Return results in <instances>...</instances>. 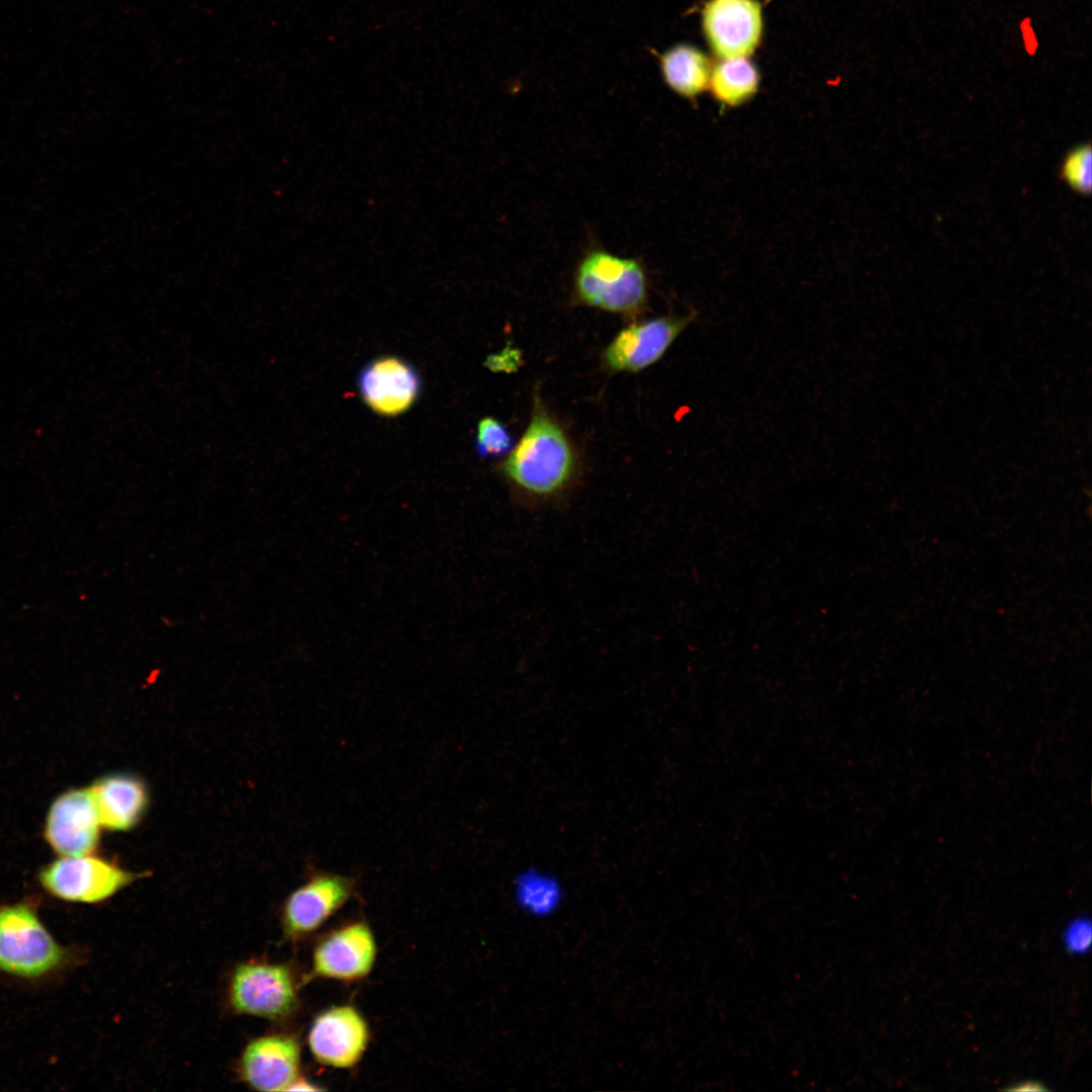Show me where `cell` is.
<instances>
[{"label":"cell","mask_w":1092,"mask_h":1092,"mask_svg":"<svg viewBox=\"0 0 1092 1092\" xmlns=\"http://www.w3.org/2000/svg\"><path fill=\"white\" fill-rule=\"evenodd\" d=\"M502 471L521 493L547 500L562 493L571 483L575 457L559 425L545 413L536 411L502 464Z\"/></svg>","instance_id":"6da1fadb"},{"label":"cell","mask_w":1092,"mask_h":1092,"mask_svg":"<svg viewBox=\"0 0 1092 1092\" xmlns=\"http://www.w3.org/2000/svg\"><path fill=\"white\" fill-rule=\"evenodd\" d=\"M67 958L30 902L0 905L1 973L40 979L62 968Z\"/></svg>","instance_id":"7a4b0ae2"},{"label":"cell","mask_w":1092,"mask_h":1092,"mask_svg":"<svg viewBox=\"0 0 1092 1092\" xmlns=\"http://www.w3.org/2000/svg\"><path fill=\"white\" fill-rule=\"evenodd\" d=\"M574 293L585 305L633 314L646 304V273L637 259L620 257L603 249H592L576 267Z\"/></svg>","instance_id":"3957f363"},{"label":"cell","mask_w":1092,"mask_h":1092,"mask_svg":"<svg viewBox=\"0 0 1092 1092\" xmlns=\"http://www.w3.org/2000/svg\"><path fill=\"white\" fill-rule=\"evenodd\" d=\"M139 877L92 853L60 856L38 873L40 886L51 896L87 904L105 901Z\"/></svg>","instance_id":"277c9868"},{"label":"cell","mask_w":1092,"mask_h":1092,"mask_svg":"<svg viewBox=\"0 0 1092 1092\" xmlns=\"http://www.w3.org/2000/svg\"><path fill=\"white\" fill-rule=\"evenodd\" d=\"M233 1009L239 1013L280 1019L296 1004V987L285 966L250 962L234 972L229 990Z\"/></svg>","instance_id":"5b68a950"},{"label":"cell","mask_w":1092,"mask_h":1092,"mask_svg":"<svg viewBox=\"0 0 1092 1092\" xmlns=\"http://www.w3.org/2000/svg\"><path fill=\"white\" fill-rule=\"evenodd\" d=\"M100 827L90 788L72 789L51 805L43 836L60 856L90 854L98 845Z\"/></svg>","instance_id":"8992f818"},{"label":"cell","mask_w":1092,"mask_h":1092,"mask_svg":"<svg viewBox=\"0 0 1092 1092\" xmlns=\"http://www.w3.org/2000/svg\"><path fill=\"white\" fill-rule=\"evenodd\" d=\"M696 312L670 314L633 324L623 329L604 353L613 372H638L657 362L694 321Z\"/></svg>","instance_id":"52a82bcc"},{"label":"cell","mask_w":1092,"mask_h":1092,"mask_svg":"<svg viewBox=\"0 0 1092 1092\" xmlns=\"http://www.w3.org/2000/svg\"><path fill=\"white\" fill-rule=\"evenodd\" d=\"M702 24L717 57L747 58L761 38V5L757 0H709L703 9Z\"/></svg>","instance_id":"ba28073f"},{"label":"cell","mask_w":1092,"mask_h":1092,"mask_svg":"<svg viewBox=\"0 0 1092 1092\" xmlns=\"http://www.w3.org/2000/svg\"><path fill=\"white\" fill-rule=\"evenodd\" d=\"M369 1038L368 1026L352 1006L333 1007L321 1013L308 1032V1045L314 1059L335 1068H351L364 1054Z\"/></svg>","instance_id":"9c48e42d"},{"label":"cell","mask_w":1092,"mask_h":1092,"mask_svg":"<svg viewBox=\"0 0 1092 1092\" xmlns=\"http://www.w3.org/2000/svg\"><path fill=\"white\" fill-rule=\"evenodd\" d=\"M353 882L346 877L318 873L300 886L285 902L283 928L291 939L317 929L350 898Z\"/></svg>","instance_id":"30bf717a"},{"label":"cell","mask_w":1092,"mask_h":1092,"mask_svg":"<svg viewBox=\"0 0 1092 1092\" xmlns=\"http://www.w3.org/2000/svg\"><path fill=\"white\" fill-rule=\"evenodd\" d=\"M376 944L370 928L361 922L346 925L322 939L312 954V974L344 981L357 980L371 971Z\"/></svg>","instance_id":"8fae6325"},{"label":"cell","mask_w":1092,"mask_h":1092,"mask_svg":"<svg viewBox=\"0 0 1092 1092\" xmlns=\"http://www.w3.org/2000/svg\"><path fill=\"white\" fill-rule=\"evenodd\" d=\"M300 1048L293 1036L269 1034L257 1037L245 1048L240 1072L255 1090H288L298 1076Z\"/></svg>","instance_id":"7c38bea8"},{"label":"cell","mask_w":1092,"mask_h":1092,"mask_svg":"<svg viewBox=\"0 0 1092 1092\" xmlns=\"http://www.w3.org/2000/svg\"><path fill=\"white\" fill-rule=\"evenodd\" d=\"M358 386L364 402L381 416L405 412L417 399L421 380L417 370L397 357H381L360 372Z\"/></svg>","instance_id":"4fadbf2b"},{"label":"cell","mask_w":1092,"mask_h":1092,"mask_svg":"<svg viewBox=\"0 0 1092 1092\" xmlns=\"http://www.w3.org/2000/svg\"><path fill=\"white\" fill-rule=\"evenodd\" d=\"M102 827L114 831L130 829L142 817L148 796L144 784L129 776L112 775L91 787Z\"/></svg>","instance_id":"5bb4252c"},{"label":"cell","mask_w":1092,"mask_h":1092,"mask_svg":"<svg viewBox=\"0 0 1092 1092\" xmlns=\"http://www.w3.org/2000/svg\"><path fill=\"white\" fill-rule=\"evenodd\" d=\"M513 899L524 914L534 918L554 915L564 899L559 878L537 867L521 870L513 881Z\"/></svg>","instance_id":"9a60e30c"},{"label":"cell","mask_w":1092,"mask_h":1092,"mask_svg":"<svg viewBox=\"0 0 1092 1092\" xmlns=\"http://www.w3.org/2000/svg\"><path fill=\"white\" fill-rule=\"evenodd\" d=\"M661 68L667 85L681 97L694 100L708 89L712 67L694 47L673 48L662 57Z\"/></svg>","instance_id":"2e32d148"},{"label":"cell","mask_w":1092,"mask_h":1092,"mask_svg":"<svg viewBox=\"0 0 1092 1092\" xmlns=\"http://www.w3.org/2000/svg\"><path fill=\"white\" fill-rule=\"evenodd\" d=\"M759 74L747 58L721 59L711 71L708 89L723 107H737L757 92Z\"/></svg>","instance_id":"e0dca14e"},{"label":"cell","mask_w":1092,"mask_h":1092,"mask_svg":"<svg viewBox=\"0 0 1092 1092\" xmlns=\"http://www.w3.org/2000/svg\"><path fill=\"white\" fill-rule=\"evenodd\" d=\"M1062 178L1075 191L1089 194L1092 177V154L1089 144L1082 145L1066 156L1061 170Z\"/></svg>","instance_id":"ac0fdd59"},{"label":"cell","mask_w":1092,"mask_h":1092,"mask_svg":"<svg viewBox=\"0 0 1092 1092\" xmlns=\"http://www.w3.org/2000/svg\"><path fill=\"white\" fill-rule=\"evenodd\" d=\"M511 446V435L497 420L486 417L478 423L476 449L481 456L500 455L508 452Z\"/></svg>","instance_id":"d6986e66"},{"label":"cell","mask_w":1092,"mask_h":1092,"mask_svg":"<svg viewBox=\"0 0 1092 1092\" xmlns=\"http://www.w3.org/2000/svg\"><path fill=\"white\" fill-rule=\"evenodd\" d=\"M1092 937L1091 920L1087 916H1078L1066 926L1063 944L1069 954H1085L1090 949Z\"/></svg>","instance_id":"ffe728a7"},{"label":"cell","mask_w":1092,"mask_h":1092,"mask_svg":"<svg viewBox=\"0 0 1092 1092\" xmlns=\"http://www.w3.org/2000/svg\"><path fill=\"white\" fill-rule=\"evenodd\" d=\"M1004 1090H1008V1091H1048L1049 1088L1045 1087L1042 1082L1037 1081V1080H1023V1081L1013 1083L1012 1085H1009L1008 1087L1004 1088Z\"/></svg>","instance_id":"44dd1931"}]
</instances>
